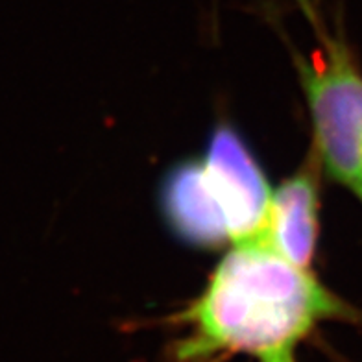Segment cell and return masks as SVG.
Returning <instances> with one entry per match:
<instances>
[{"label": "cell", "mask_w": 362, "mask_h": 362, "mask_svg": "<svg viewBox=\"0 0 362 362\" xmlns=\"http://www.w3.org/2000/svg\"><path fill=\"white\" fill-rule=\"evenodd\" d=\"M327 322L362 325L353 307L315 272L252 237L231 244L194 300L167 324L168 362H300V349Z\"/></svg>", "instance_id": "6da1fadb"}, {"label": "cell", "mask_w": 362, "mask_h": 362, "mask_svg": "<svg viewBox=\"0 0 362 362\" xmlns=\"http://www.w3.org/2000/svg\"><path fill=\"white\" fill-rule=\"evenodd\" d=\"M270 198V183L250 148L233 128L220 126L200 158L167 177L161 202L181 238L209 248L257 237Z\"/></svg>", "instance_id": "7a4b0ae2"}, {"label": "cell", "mask_w": 362, "mask_h": 362, "mask_svg": "<svg viewBox=\"0 0 362 362\" xmlns=\"http://www.w3.org/2000/svg\"><path fill=\"white\" fill-rule=\"evenodd\" d=\"M320 170L353 189L362 163V72L346 41L325 35L309 59H296Z\"/></svg>", "instance_id": "3957f363"}, {"label": "cell", "mask_w": 362, "mask_h": 362, "mask_svg": "<svg viewBox=\"0 0 362 362\" xmlns=\"http://www.w3.org/2000/svg\"><path fill=\"white\" fill-rule=\"evenodd\" d=\"M320 165L315 159L272 191L267 218L257 238L301 268L313 270L318 244Z\"/></svg>", "instance_id": "277c9868"}, {"label": "cell", "mask_w": 362, "mask_h": 362, "mask_svg": "<svg viewBox=\"0 0 362 362\" xmlns=\"http://www.w3.org/2000/svg\"><path fill=\"white\" fill-rule=\"evenodd\" d=\"M351 191H355V194L361 198L362 202V163H361V168H358V174H357V180H355V185H353Z\"/></svg>", "instance_id": "5b68a950"}]
</instances>
